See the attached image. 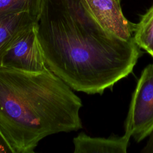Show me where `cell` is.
I'll use <instances>...</instances> for the list:
<instances>
[{"instance_id":"7a4b0ae2","label":"cell","mask_w":153,"mask_h":153,"mask_svg":"<svg viewBox=\"0 0 153 153\" xmlns=\"http://www.w3.org/2000/svg\"><path fill=\"white\" fill-rule=\"evenodd\" d=\"M81 99L47 67L0 68V133L12 153H33L44 138L82 128Z\"/></svg>"},{"instance_id":"7c38bea8","label":"cell","mask_w":153,"mask_h":153,"mask_svg":"<svg viewBox=\"0 0 153 153\" xmlns=\"http://www.w3.org/2000/svg\"></svg>"},{"instance_id":"6da1fadb","label":"cell","mask_w":153,"mask_h":153,"mask_svg":"<svg viewBox=\"0 0 153 153\" xmlns=\"http://www.w3.org/2000/svg\"><path fill=\"white\" fill-rule=\"evenodd\" d=\"M38 35L50 71L88 94H102L127 76L142 55L133 38L99 26L81 0H43Z\"/></svg>"},{"instance_id":"52a82bcc","label":"cell","mask_w":153,"mask_h":153,"mask_svg":"<svg viewBox=\"0 0 153 153\" xmlns=\"http://www.w3.org/2000/svg\"><path fill=\"white\" fill-rule=\"evenodd\" d=\"M38 19L32 14L23 11L0 15V63L4 52L14 38Z\"/></svg>"},{"instance_id":"3957f363","label":"cell","mask_w":153,"mask_h":153,"mask_svg":"<svg viewBox=\"0 0 153 153\" xmlns=\"http://www.w3.org/2000/svg\"><path fill=\"white\" fill-rule=\"evenodd\" d=\"M125 133L137 142L153 131V63L142 71L133 93L124 123Z\"/></svg>"},{"instance_id":"9c48e42d","label":"cell","mask_w":153,"mask_h":153,"mask_svg":"<svg viewBox=\"0 0 153 153\" xmlns=\"http://www.w3.org/2000/svg\"><path fill=\"white\" fill-rule=\"evenodd\" d=\"M43 0H0V15L13 12H27L39 19Z\"/></svg>"},{"instance_id":"277c9868","label":"cell","mask_w":153,"mask_h":153,"mask_svg":"<svg viewBox=\"0 0 153 153\" xmlns=\"http://www.w3.org/2000/svg\"><path fill=\"white\" fill-rule=\"evenodd\" d=\"M48 66L38 35V22L22 30L4 52L0 68L41 71Z\"/></svg>"},{"instance_id":"8fae6325","label":"cell","mask_w":153,"mask_h":153,"mask_svg":"<svg viewBox=\"0 0 153 153\" xmlns=\"http://www.w3.org/2000/svg\"><path fill=\"white\" fill-rule=\"evenodd\" d=\"M0 153H12L8 144L0 133Z\"/></svg>"},{"instance_id":"30bf717a","label":"cell","mask_w":153,"mask_h":153,"mask_svg":"<svg viewBox=\"0 0 153 153\" xmlns=\"http://www.w3.org/2000/svg\"><path fill=\"white\" fill-rule=\"evenodd\" d=\"M143 153H153V131L148 136V140L142 150Z\"/></svg>"},{"instance_id":"8992f818","label":"cell","mask_w":153,"mask_h":153,"mask_svg":"<svg viewBox=\"0 0 153 153\" xmlns=\"http://www.w3.org/2000/svg\"><path fill=\"white\" fill-rule=\"evenodd\" d=\"M130 136L124 133L121 136L91 137L84 132L74 137L75 153H126Z\"/></svg>"},{"instance_id":"ba28073f","label":"cell","mask_w":153,"mask_h":153,"mask_svg":"<svg viewBox=\"0 0 153 153\" xmlns=\"http://www.w3.org/2000/svg\"><path fill=\"white\" fill-rule=\"evenodd\" d=\"M133 38L140 49L153 57V4L134 25Z\"/></svg>"},{"instance_id":"5b68a950","label":"cell","mask_w":153,"mask_h":153,"mask_svg":"<svg viewBox=\"0 0 153 153\" xmlns=\"http://www.w3.org/2000/svg\"><path fill=\"white\" fill-rule=\"evenodd\" d=\"M85 11L103 29L124 39L133 38L134 23L123 14L120 0H81Z\"/></svg>"}]
</instances>
